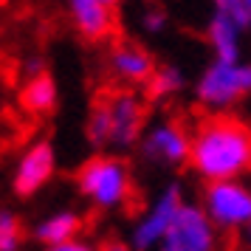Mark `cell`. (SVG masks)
Returning a JSON list of instances; mask_svg holds the SVG:
<instances>
[{
    "mask_svg": "<svg viewBox=\"0 0 251 251\" xmlns=\"http://www.w3.org/2000/svg\"><path fill=\"white\" fill-rule=\"evenodd\" d=\"M147 3H152V0H147Z\"/></svg>",
    "mask_w": 251,
    "mask_h": 251,
    "instance_id": "obj_26",
    "label": "cell"
},
{
    "mask_svg": "<svg viewBox=\"0 0 251 251\" xmlns=\"http://www.w3.org/2000/svg\"><path fill=\"white\" fill-rule=\"evenodd\" d=\"M65 3H68V12L76 31L85 40L99 43V40L113 34L116 28L113 9L119 6V0H65Z\"/></svg>",
    "mask_w": 251,
    "mask_h": 251,
    "instance_id": "obj_11",
    "label": "cell"
},
{
    "mask_svg": "<svg viewBox=\"0 0 251 251\" xmlns=\"http://www.w3.org/2000/svg\"><path fill=\"white\" fill-rule=\"evenodd\" d=\"M20 99H23V107L28 110V113L46 116V113H51V110L57 107L59 88H57V82H54V76L46 71V74H40V76H34V79H25Z\"/></svg>",
    "mask_w": 251,
    "mask_h": 251,
    "instance_id": "obj_15",
    "label": "cell"
},
{
    "mask_svg": "<svg viewBox=\"0 0 251 251\" xmlns=\"http://www.w3.org/2000/svg\"><path fill=\"white\" fill-rule=\"evenodd\" d=\"M203 34L215 59H223V62H240L243 59V34H246V28L237 25L234 20L212 12L209 20H206Z\"/></svg>",
    "mask_w": 251,
    "mask_h": 251,
    "instance_id": "obj_12",
    "label": "cell"
},
{
    "mask_svg": "<svg viewBox=\"0 0 251 251\" xmlns=\"http://www.w3.org/2000/svg\"><path fill=\"white\" fill-rule=\"evenodd\" d=\"M189 150H192V133L178 119H155L152 125H147L136 152L141 164L172 172L189 167Z\"/></svg>",
    "mask_w": 251,
    "mask_h": 251,
    "instance_id": "obj_4",
    "label": "cell"
},
{
    "mask_svg": "<svg viewBox=\"0 0 251 251\" xmlns=\"http://www.w3.org/2000/svg\"><path fill=\"white\" fill-rule=\"evenodd\" d=\"M186 85H189L186 71L175 62H167V65H158L152 71L144 91H147V99H152V102H167V99H175L178 93L186 91Z\"/></svg>",
    "mask_w": 251,
    "mask_h": 251,
    "instance_id": "obj_14",
    "label": "cell"
},
{
    "mask_svg": "<svg viewBox=\"0 0 251 251\" xmlns=\"http://www.w3.org/2000/svg\"><path fill=\"white\" fill-rule=\"evenodd\" d=\"M110 104V119H113V138H110V150L127 152L136 150L144 130H147V104L144 99L133 91H119L107 96Z\"/></svg>",
    "mask_w": 251,
    "mask_h": 251,
    "instance_id": "obj_9",
    "label": "cell"
},
{
    "mask_svg": "<svg viewBox=\"0 0 251 251\" xmlns=\"http://www.w3.org/2000/svg\"><path fill=\"white\" fill-rule=\"evenodd\" d=\"M192 96L209 113H231L234 104L251 96V59H212L192 82Z\"/></svg>",
    "mask_w": 251,
    "mask_h": 251,
    "instance_id": "obj_3",
    "label": "cell"
},
{
    "mask_svg": "<svg viewBox=\"0 0 251 251\" xmlns=\"http://www.w3.org/2000/svg\"><path fill=\"white\" fill-rule=\"evenodd\" d=\"M138 25H141V31H144L147 37H161L167 28H170V14H167V9L150 3L147 9L141 12V17H138Z\"/></svg>",
    "mask_w": 251,
    "mask_h": 251,
    "instance_id": "obj_18",
    "label": "cell"
},
{
    "mask_svg": "<svg viewBox=\"0 0 251 251\" xmlns=\"http://www.w3.org/2000/svg\"><path fill=\"white\" fill-rule=\"evenodd\" d=\"M243 3H246V9H249V14H251V0H243Z\"/></svg>",
    "mask_w": 251,
    "mask_h": 251,
    "instance_id": "obj_24",
    "label": "cell"
},
{
    "mask_svg": "<svg viewBox=\"0 0 251 251\" xmlns=\"http://www.w3.org/2000/svg\"><path fill=\"white\" fill-rule=\"evenodd\" d=\"M246 243H249V246H251V223H249V226H246Z\"/></svg>",
    "mask_w": 251,
    "mask_h": 251,
    "instance_id": "obj_23",
    "label": "cell"
},
{
    "mask_svg": "<svg viewBox=\"0 0 251 251\" xmlns=\"http://www.w3.org/2000/svg\"><path fill=\"white\" fill-rule=\"evenodd\" d=\"M82 226H85L82 212H76V209H54V212H48L46 217H40L31 226V237H34V243H40L46 249V246H54V243H62V240L79 237Z\"/></svg>",
    "mask_w": 251,
    "mask_h": 251,
    "instance_id": "obj_13",
    "label": "cell"
},
{
    "mask_svg": "<svg viewBox=\"0 0 251 251\" xmlns=\"http://www.w3.org/2000/svg\"><path fill=\"white\" fill-rule=\"evenodd\" d=\"M0 3H9V0H0Z\"/></svg>",
    "mask_w": 251,
    "mask_h": 251,
    "instance_id": "obj_25",
    "label": "cell"
},
{
    "mask_svg": "<svg viewBox=\"0 0 251 251\" xmlns=\"http://www.w3.org/2000/svg\"><path fill=\"white\" fill-rule=\"evenodd\" d=\"M107 68L113 74V79L125 82L130 88H136V85L144 88L158 65H155V57L144 46L130 43V40H119L107 51Z\"/></svg>",
    "mask_w": 251,
    "mask_h": 251,
    "instance_id": "obj_10",
    "label": "cell"
},
{
    "mask_svg": "<svg viewBox=\"0 0 251 251\" xmlns=\"http://www.w3.org/2000/svg\"><path fill=\"white\" fill-rule=\"evenodd\" d=\"M43 251H99V246H93L91 240L85 237H71L62 240V243H54V246H46Z\"/></svg>",
    "mask_w": 251,
    "mask_h": 251,
    "instance_id": "obj_20",
    "label": "cell"
},
{
    "mask_svg": "<svg viewBox=\"0 0 251 251\" xmlns=\"http://www.w3.org/2000/svg\"><path fill=\"white\" fill-rule=\"evenodd\" d=\"M217 228L206 217L201 203H183L167 237L161 240L155 251H215Z\"/></svg>",
    "mask_w": 251,
    "mask_h": 251,
    "instance_id": "obj_8",
    "label": "cell"
},
{
    "mask_svg": "<svg viewBox=\"0 0 251 251\" xmlns=\"http://www.w3.org/2000/svg\"><path fill=\"white\" fill-rule=\"evenodd\" d=\"M23 249V226L12 209H0V251Z\"/></svg>",
    "mask_w": 251,
    "mask_h": 251,
    "instance_id": "obj_17",
    "label": "cell"
},
{
    "mask_svg": "<svg viewBox=\"0 0 251 251\" xmlns=\"http://www.w3.org/2000/svg\"><path fill=\"white\" fill-rule=\"evenodd\" d=\"M57 175V150L54 141L37 138L23 150L12 172V189L17 198H31L40 189H46L51 178Z\"/></svg>",
    "mask_w": 251,
    "mask_h": 251,
    "instance_id": "obj_7",
    "label": "cell"
},
{
    "mask_svg": "<svg viewBox=\"0 0 251 251\" xmlns=\"http://www.w3.org/2000/svg\"><path fill=\"white\" fill-rule=\"evenodd\" d=\"M99 251H133V246L127 243V240H104Z\"/></svg>",
    "mask_w": 251,
    "mask_h": 251,
    "instance_id": "obj_22",
    "label": "cell"
},
{
    "mask_svg": "<svg viewBox=\"0 0 251 251\" xmlns=\"http://www.w3.org/2000/svg\"><path fill=\"white\" fill-rule=\"evenodd\" d=\"M40 74H46V59L43 57H28L23 62V76L25 79H34Z\"/></svg>",
    "mask_w": 251,
    "mask_h": 251,
    "instance_id": "obj_21",
    "label": "cell"
},
{
    "mask_svg": "<svg viewBox=\"0 0 251 251\" xmlns=\"http://www.w3.org/2000/svg\"><path fill=\"white\" fill-rule=\"evenodd\" d=\"M201 209L217 231H246L251 223V186L246 181H215L203 183Z\"/></svg>",
    "mask_w": 251,
    "mask_h": 251,
    "instance_id": "obj_5",
    "label": "cell"
},
{
    "mask_svg": "<svg viewBox=\"0 0 251 251\" xmlns=\"http://www.w3.org/2000/svg\"><path fill=\"white\" fill-rule=\"evenodd\" d=\"M76 192L99 212H119L133 198V170L125 155L96 152L76 170Z\"/></svg>",
    "mask_w": 251,
    "mask_h": 251,
    "instance_id": "obj_2",
    "label": "cell"
},
{
    "mask_svg": "<svg viewBox=\"0 0 251 251\" xmlns=\"http://www.w3.org/2000/svg\"><path fill=\"white\" fill-rule=\"evenodd\" d=\"M209 3H212V12L223 14L228 20H234V23L243 25L246 31L251 28V14H249V9H246L243 0H209Z\"/></svg>",
    "mask_w": 251,
    "mask_h": 251,
    "instance_id": "obj_19",
    "label": "cell"
},
{
    "mask_svg": "<svg viewBox=\"0 0 251 251\" xmlns=\"http://www.w3.org/2000/svg\"><path fill=\"white\" fill-rule=\"evenodd\" d=\"M183 186L178 181H170L161 186V192L147 203V209L136 217V223L130 228L127 243L133 246V251H155L161 246V240L167 237V231L172 228L178 212L183 209Z\"/></svg>",
    "mask_w": 251,
    "mask_h": 251,
    "instance_id": "obj_6",
    "label": "cell"
},
{
    "mask_svg": "<svg viewBox=\"0 0 251 251\" xmlns=\"http://www.w3.org/2000/svg\"><path fill=\"white\" fill-rule=\"evenodd\" d=\"M189 170L203 183L251 175V125L237 113H209L192 130Z\"/></svg>",
    "mask_w": 251,
    "mask_h": 251,
    "instance_id": "obj_1",
    "label": "cell"
},
{
    "mask_svg": "<svg viewBox=\"0 0 251 251\" xmlns=\"http://www.w3.org/2000/svg\"><path fill=\"white\" fill-rule=\"evenodd\" d=\"M110 138H113V119H110V104L104 96V99L93 102L91 113L85 119V141L91 150L102 152V150L110 147Z\"/></svg>",
    "mask_w": 251,
    "mask_h": 251,
    "instance_id": "obj_16",
    "label": "cell"
}]
</instances>
